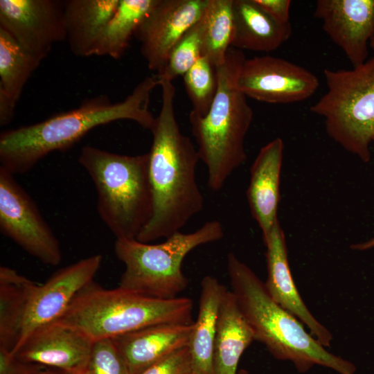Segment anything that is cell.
<instances>
[{
  "label": "cell",
  "instance_id": "cell-14",
  "mask_svg": "<svg viewBox=\"0 0 374 374\" xmlns=\"http://www.w3.org/2000/svg\"><path fill=\"white\" fill-rule=\"evenodd\" d=\"M93 341L59 321L32 331L12 352L19 360L84 374Z\"/></svg>",
  "mask_w": 374,
  "mask_h": 374
},
{
  "label": "cell",
  "instance_id": "cell-15",
  "mask_svg": "<svg viewBox=\"0 0 374 374\" xmlns=\"http://www.w3.org/2000/svg\"><path fill=\"white\" fill-rule=\"evenodd\" d=\"M314 15L353 67L368 60L374 37V0H318Z\"/></svg>",
  "mask_w": 374,
  "mask_h": 374
},
{
  "label": "cell",
  "instance_id": "cell-32",
  "mask_svg": "<svg viewBox=\"0 0 374 374\" xmlns=\"http://www.w3.org/2000/svg\"><path fill=\"white\" fill-rule=\"evenodd\" d=\"M33 364L19 360L9 350L0 347V374H28Z\"/></svg>",
  "mask_w": 374,
  "mask_h": 374
},
{
  "label": "cell",
  "instance_id": "cell-9",
  "mask_svg": "<svg viewBox=\"0 0 374 374\" xmlns=\"http://www.w3.org/2000/svg\"><path fill=\"white\" fill-rule=\"evenodd\" d=\"M0 230L42 263L62 260L60 242L35 203L14 175L0 166Z\"/></svg>",
  "mask_w": 374,
  "mask_h": 374
},
{
  "label": "cell",
  "instance_id": "cell-5",
  "mask_svg": "<svg viewBox=\"0 0 374 374\" xmlns=\"http://www.w3.org/2000/svg\"><path fill=\"white\" fill-rule=\"evenodd\" d=\"M193 310V301L188 297L154 298L119 287L107 290L93 280L76 294L56 321L94 341L156 324H190Z\"/></svg>",
  "mask_w": 374,
  "mask_h": 374
},
{
  "label": "cell",
  "instance_id": "cell-23",
  "mask_svg": "<svg viewBox=\"0 0 374 374\" xmlns=\"http://www.w3.org/2000/svg\"><path fill=\"white\" fill-rule=\"evenodd\" d=\"M37 285L10 267H0V347L11 353L19 341L28 303Z\"/></svg>",
  "mask_w": 374,
  "mask_h": 374
},
{
  "label": "cell",
  "instance_id": "cell-3",
  "mask_svg": "<svg viewBox=\"0 0 374 374\" xmlns=\"http://www.w3.org/2000/svg\"><path fill=\"white\" fill-rule=\"evenodd\" d=\"M226 265L231 292L255 340L275 358L290 361L300 373L320 365L340 374H355V366L328 352L296 317L272 299L265 283L233 253H228Z\"/></svg>",
  "mask_w": 374,
  "mask_h": 374
},
{
  "label": "cell",
  "instance_id": "cell-27",
  "mask_svg": "<svg viewBox=\"0 0 374 374\" xmlns=\"http://www.w3.org/2000/svg\"><path fill=\"white\" fill-rule=\"evenodd\" d=\"M183 78L186 93L193 105L191 111L199 116H205L218 89L216 67L202 55Z\"/></svg>",
  "mask_w": 374,
  "mask_h": 374
},
{
  "label": "cell",
  "instance_id": "cell-10",
  "mask_svg": "<svg viewBox=\"0 0 374 374\" xmlns=\"http://www.w3.org/2000/svg\"><path fill=\"white\" fill-rule=\"evenodd\" d=\"M237 87L247 98L271 103L289 104L310 98L319 87L315 74L281 57L270 55L245 59Z\"/></svg>",
  "mask_w": 374,
  "mask_h": 374
},
{
  "label": "cell",
  "instance_id": "cell-16",
  "mask_svg": "<svg viewBox=\"0 0 374 374\" xmlns=\"http://www.w3.org/2000/svg\"><path fill=\"white\" fill-rule=\"evenodd\" d=\"M265 258L267 278L265 287L272 299L296 317L310 330V333L323 346L329 347L332 340L331 332L322 325L305 305L291 273L286 240L279 221L265 237Z\"/></svg>",
  "mask_w": 374,
  "mask_h": 374
},
{
  "label": "cell",
  "instance_id": "cell-2",
  "mask_svg": "<svg viewBox=\"0 0 374 374\" xmlns=\"http://www.w3.org/2000/svg\"><path fill=\"white\" fill-rule=\"evenodd\" d=\"M157 86L155 74L145 78L122 101L112 103L105 96L89 98L39 123L2 132L1 166L14 175L24 174L51 152L69 149L92 129L116 121H132L150 131L156 117L149 103Z\"/></svg>",
  "mask_w": 374,
  "mask_h": 374
},
{
  "label": "cell",
  "instance_id": "cell-29",
  "mask_svg": "<svg viewBox=\"0 0 374 374\" xmlns=\"http://www.w3.org/2000/svg\"><path fill=\"white\" fill-rule=\"evenodd\" d=\"M84 374H130L112 339L94 341Z\"/></svg>",
  "mask_w": 374,
  "mask_h": 374
},
{
  "label": "cell",
  "instance_id": "cell-4",
  "mask_svg": "<svg viewBox=\"0 0 374 374\" xmlns=\"http://www.w3.org/2000/svg\"><path fill=\"white\" fill-rule=\"evenodd\" d=\"M246 59L242 51L231 47L224 62L216 67L218 89L205 116L189 114L197 153L207 170V185L221 190L230 175L247 160L244 139L253 121L247 96L237 87Z\"/></svg>",
  "mask_w": 374,
  "mask_h": 374
},
{
  "label": "cell",
  "instance_id": "cell-8",
  "mask_svg": "<svg viewBox=\"0 0 374 374\" xmlns=\"http://www.w3.org/2000/svg\"><path fill=\"white\" fill-rule=\"evenodd\" d=\"M328 90L310 111L323 118L329 136L364 162L374 138V55L351 69H326Z\"/></svg>",
  "mask_w": 374,
  "mask_h": 374
},
{
  "label": "cell",
  "instance_id": "cell-21",
  "mask_svg": "<svg viewBox=\"0 0 374 374\" xmlns=\"http://www.w3.org/2000/svg\"><path fill=\"white\" fill-rule=\"evenodd\" d=\"M121 0H65L66 40L73 54L93 55L96 44Z\"/></svg>",
  "mask_w": 374,
  "mask_h": 374
},
{
  "label": "cell",
  "instance_id": "cell-25",
  "mask_svg": "<svg viewBox=\"0 0 374 374\" xmlns=\"http://www.w3.org/2000/svg\"><path fill=\"white\" fill-rule=\"evenodd\" d=\"M41 62L0 28V98L14 106Z\"/></svg>",
  "mask_w": 374,
  "mask_h": 374
},
{
  "label": "cell",
  "instance_id": "cell-33",
  "mask_svg": "<svg viewBox=\"0 0 374 374\" xmlns=\"http://www.w3.org/2000/svg\"><path fill=\"white\" fill-rule=\"evenodd\" d=\"M28 374H73L70 372L38 364H34Z\"/></svg>",
  "mask_w": 374,
  "mask_h": 374
},
{
  "label": "cell",
  "instance_id": "cell-7",
  "mask_svg": "<svg viewBox=\"0 0 374 374\" xmlns=\"http://www.w3.org/2000/svg\"><path fill=\"white\" fill-rule=\"evenodd\" d=\"M223 236L221 222L213 220L195 231L177 232L159 244L116 239L115 254L125 265L118 287L154 298L177 297L189 283L181 269L186 256L197 247Z\"/></svg>",
  "mask_w": 374,
  "mask_h": 374
},
{
  "label": "cell",
  "instance_id": "cell-35",
  "mask_svg": "<svg viewBox=\"0 0 374 374\" xmlns=\"http://www.w3.org/2000/svg\"><path fill=\"white\" fill-rule=\"evenodd\" d=\"M369 46L374 51V37L371 39Z\"/></svg>",
  "mask_w": 374,
  "mask_h": 374
},
{
  "label": "cell",
  "instance_id": "cell-12",
  "mask_svg": "<svg viewBox=\"0 0 374 374\" xmlns=\"http://www.w3.org/2000/svg\"><path fill=\"white\" fill-rule=\"evenodd\" d=\"M207 0H156L134 36L150 70L161 72L173 47L201 18Z\"/></svg>",
  "mask_w": 374,
  "mask_h": 374
},
{
  "label": "cell",
  "instance_id": "cell-19",
  "mask_svg": "<svg viewBox=\"0 0 374 374\" xmlns=\"http://www.w3.org/2000/svg\"><path fill=\"white\" fill-rule=\"evenodd\" d=\"M254 340L253 331L233 293L226 289L218 312L213 357V374H238L240 357Z\"/></svg>",
  "mask_w": 374,
  "mask_h": 374
},
{
  "label": "cell",
  "instance_id": "cell-17",
  "mask_svg": "<svg viewBox=\"0 0 374 374\" xmlns=\"http://www.w3.org/2000/svg\"><path fill=\"white\" fill-rule=\"evenodd\" d=\"M284 143L278 137L262 147L250 168V181L246 192L252 217L262 238L278 222L280 181Z\"/></svg>",
  "mask_w": 374,
  "mask_h": 374
},
{
  "label": "cell",
  "instance_id": "cell-18",
  "mask_svg": "<svg viewBox=\"0 0 374 374\" xmlns=\"http://www.w3.org/2000/svg\"><path fill=\"white\" fill-rule=\"evenodd\" d=\"M193 323H160L112 338L126 362L130 374L148 367L188 346Z\"/></svg>",
  "mask_w": 374,
  "mask_h": 374
},
{
  "label": "cell",
  "instance_id": "cell-31",
  "mask_svg": "<svg viewBox=\"0 0 374 374\" xmlns=\"http://www.w3.org/2000/svg\"><path fill=\"white\" fill-rule=\"evenodd\" d=\"M273 19L282 24L290 23V0H254Z\"/></svg>",
  "mask_w": 374,
  "mask_h": 374
},
{
  "label": "cell",
  "instance_id": "cell-36",
  "mask_svg": "<svg viewBox=\"0 0 374 374\" xmlns=\"http://www.w3.org/2000/svg\"><path fill=\"white\" fill-rule=\"evenodd\" d=\"M238 374H249V373L244 369H240L238 371Z\"/></svg>",
  "mask_w": 374,
  "mask_h": 374
},
{
  "label": "cell",
  "instance_id": "cell-20",
  "mask_svg": "<svg viewBox=\"0 0 374 374\" xmlns=\"http://www.w3.org/2000/svg\"><path fill=\"white\" fill-rule=\"evenodd\" d=\"M234 33L232 47L242 51L270 52L290 37V22L282 24L268 15L254 0H233Z\"/></svg>",
  "mask_w": 374,
  "mask_h": 374
},
{
  "label": "cell",
  "instance_id": "cell-6",
  "mask_svg": "<svg viewBox=\"0 0 374 374\" xmlns=\"http://www.w3.org/2000/svg\"><path fill=\"white\" fill-rule=\"evenodd\" d=\"M78 160L94 184L103 222L116 239H136L152 213L148 152L129 156L85 145Z\"/></svg>",
  "mask_w": 374,
  "mask_h": 374
},
{
  "label": "cell",
  "instance_id": "cell-11",
  "mask_svg": "<svg viewBox=\"0 0 374 374\" xmlns=\"http://www.w3.org/2000/svg\"><path fill=\"white\" fill-rule=\"evenodd\" d=\"M0 28L42 62L66 40L64 1L0 0Z\"/></svg>",
  "mask_w": 374,
  "mask_h": 374
},
{
  "label": "cell",
  "instance_id": "cell-22",
  "mask_svg": "<svg viewBox=\"0 0 374 374\" xmlns=\"http://www.w3.org/2000/svg\"><path fill=\"white\" fill-rule=\"evenodd\" d=\"M226 288L214 276H205L201 281L199 312L193 322L188 344L192 371L213 374V357L217 318L222 297Z\"/></svg>",
  "mask_w": 374,
  "mask_h": 374
},
{
  "label": "cell",
  "instance_id": "cell-34",
  "mask_svg": "<svg viewBox=\"0 0 374 374\" xmlns=\"http://www.w3.org/2000/svg\"><path fill=\"white\" fill-rule=\"evenodd\" d=\"M350 248L357 251H365L374 248V238L361 243L353 244Z\"/></svg>",
  "mask_w": 374,
  "mask_h": 374
},
{
  "label": "cell",
  "instance_id": "cell-1",
  "mask_svg": "<svg viewBox=\"0 0 374 374\" xmlns=\"http://www.w3.org/2000/svg\"><path fill=\"white\" fill-rule=\"evenodd\" d=\"M159 77L161 107L150 130L148 172L152 193L151 217L136 240L150 243L181 231L204 207L196 179L197 150L179 129L175 109V87Z\"/></svg>",
  "mask_w": 374,
  "mask_h": 374
},
{
  "label": "cell",
  "instance_id": "cell-38",
  "mask_svg": "<svg viewBox=\"0 0 374 374\" xmlns=\"http://www.w3.org/2000/svg\"><path fill=\"white\" fill-rule=\"evenodd\" d=\"M373 141H374V138H373Z\"/></svg>",
  "mask_w": 374,
  "mask_h": 374
},
{
  "label": "cell",
  "instance_id": "cell-30",
  "mask_svg": "<svg viewBox=\"0 0 374 374\" xmlns=\"http://www.w3.org/2000/svg\"><path fill=\"white\" fill-rule=\"evenodd\" d=\"M191 372V357L186 346L155 362L139 374H188Z\"/></svg>",
  "mask_w": 374,
  "mask_h": 374
},
{
  "label": "cell",
  "instance_id": "cell-26",
  "mask_svg": "<svg viewBox=\"0 0 374 374\" xmlns=\"http://www.w3.org/2000/svg\"><path fill=\"white\" fill-rule=\"evenodd\" d=\"M202 53L215 67L222 65L232 47L233 0H207L202 16Z\"/></svg>",
  "mask_w": 374,
  "mask_h": 374
},
{
  "label": "cell",
  "instance_id": "cell-37",
  "mask_svg": "<svg viewBox=\"0 0 374 374\" xmlns=\"http://www.w3.org/2000/svg\"><path fill=\"white\" fill-rule=\"evenodd\" d=\"M188 374H195V373H193V372H191V373H188Z\"/></svg>",
  "mask_w": 374,
  "mask_h": 374
},
{
  "label": "cell",
  "instance_id": "cell-28",
  "mask_svg": "<svg viewBox=\"0 0 374 374\" xmlns=\"http://www.w3.org/2000/svg\"><path fill=\"white\" fill-rule=\"evenodd\" d=\"M202 34L201 17L175 44L170 53L166 66L157 74L172 82L178 76H183L202 55Z\"/></svg>",
  "mask_w": 374,
  "mask_h": 374
},
{
  "label": "cell",
  "instance_id": "cell-13",
  "mask_svg": "<svg viewBox=\"0 0 374 374\" xmlns=\"http://www.w3.org/2000/svg\"><path fill=\"white\" fill-rule=\"evenodd\" d=\"M102 260L100 254L83 258L60 269L44 283L37 285L30 299L21 337L15 350L35 329L57 320L63 314L76 294L93 281Z\"/></svg>",
  "mask_w": 374,
  "mask_h": 374
},
{
  "label": "cell",
  "instance_id": "cell-24",
  "mask_svg": "<svg viewBox=\"0 0 374 374\" xmlns=\"http://www.w3.org/2000/svg\"><path fill=\"white\" fill-rule=\"evenodd\" d=\"M155 2L156 0H121L96 44L93 55L121 58L139 24Z\"/></svg>",
  "mask_w": 374,
  "mask_h": 374
}]
</instances>
